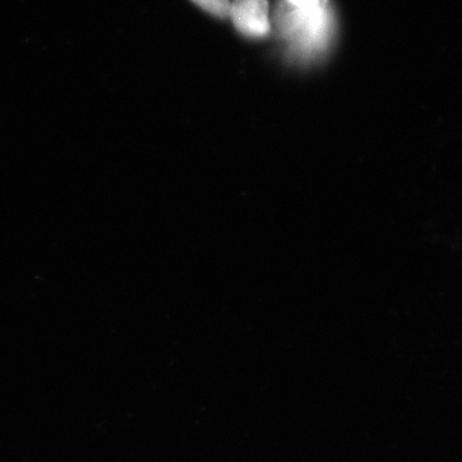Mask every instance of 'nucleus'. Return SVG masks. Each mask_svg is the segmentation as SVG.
<instances>
[{
	"label": "nucleus",
	"instance_id": "nucleus-4",
	"mask_svg": "<svg viewBox=\"0 0 462 462\" xmlns=\"http://www.w3.org/2000/svg\"><path fill=\"white\" fill-rule=\"evenodd\" d=\"M288 5H293L297 8H310L320 5L322 0H284Z\"/></svg>",
	"mask_w": 462,
	"mask_h": 462
},
{
	"label": "nucleus",
	"instance_id": "nucleus-3",
	"mask_svg": "<svg viewBox=\"0 0 462 462\" xmlns=\"http://www.w3.org/2000/svg\"><path fill=\"white\" fill-rule=\"evenodd\" d=\"M203 11L208 12L212 16L227 18L230 14V0H191Z\"/></svg>",
	"mask_w": 462,
	"mask_h": 462
},
{
	"label": "nucleus",
	"instance_id": "nucleus-2",
	"mask_svg": "<svg viewBox=\"0 0 462 462\" xmlns=\"http://www.w3.org/2000/svg\"><path fill=\"white\" fill-rule=\"evenodd\" d=\"M229 17L238 32L249 38H264L272 30L267 0H233Z\"/></svg>",
	"mask_w": 462,
	"mask_h": 462
},
{
	"label": "nucleus",
	"instance_id": "nucleus-1",
	"mask_svg": "<svg viewBox=\"0 0 462 462\" xmlns=\"http://www.w3.org/2000/svg\"><path fill=\"white\" fill-rule=\"evenodd\" d=\"M275 17L285 38L303 53L320 51L329 41L331 18L327 0L310 8H297L285 3Z\"/></svg>",
	"mask_w": 462,
	"mask_h": 462
}]
</instances>
